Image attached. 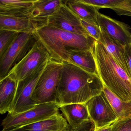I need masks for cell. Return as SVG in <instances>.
<instances>
[{
    "label": "cell",
    "mask_w": 131,
    "mask_h": 131,
    "mask_svg": "<svg viewBox=\"0 0 131 131\" xmlns=\"http://www.w3.org/2000/svg\"><path fill=\"white\" fill-rule=\"evenodd\" d=\"M66 57L67 62L76 65L89 73L99 75L93 49L69 50L67 52Z\"/></svg>",
    "instance_id": "obj_16"
},
{
    "label": "cell",
    "mask_w": 131,
    "mask_h": 131,
    "mask_svg": "<svg viewBox=\"0 0 131 131\" xmlns=\"http://www.w3.org/2000/svg\"><path fill=\"white\" fill-rule=\"evenodd\" d=\"M49 60L41 65L31 75L24 79L18 81L13 104L8 114L15 115L29 110L37 105L31 98L37 82Z\"/></svg>",
    "instance_id": "obj_7"
},
{
    "label": "cell",
    "mask_w": 131,
    "mask_h": 131,
    "mask_svg": "<svg viewBox=\"0 0 131 131\" xmlns=\"http://www.w3.org/2000/svg\"><path fill=\"white\" fill-rule=\"evenodd\" d=\"M93 52L103 85L122 100L131 101V80L126 72L98 41L95 42Z\"/></svg>",
    "instance_id": "obj_3"
},
{
    "label": "cell",
    "mask_w": 131,
    "mask_h": 131,
    "mask_svg": "<svg viewBox=\"0 0 131 131\" xmlns=\"http://www.w3.org/2000/svg\"><path fill=\"white\" fill-rule=\"evenodd\" d=\"M63 3V0H36L26 16L46 26L48 18L55 14Z\"/></svg>",
    "instance_id": "obj_14"
},
{
    "label": "cell",
    "mask_w": 131,
    "mask_h": 131,
    "mask_svg": "<svg viewBox=\"0 0 131 131\" xmlns=\"http://www.w3.org/2000/svg\"><path fill=\"white\" fill-rule=\"evenodd\" d=\"M125 57L128 66L129 77L131 80V43L124 46Z\"/></svg>",
    "instance_id": "obj_27"
},
{
    "label": "cell",
    "mask_w": 131,
    "mask_h": 131,
    "mask_svg": "<svg viewBox=\"0 0 131 131\" xmlns=\"http://www.w3.org/2000/svg\"><path fill=\"white\" fill-rule=\"evenodd\" d=\"M43 26H45L28 17L0 14V30L34 33Z\"/></svg>",
    "instance_id": "obj_13"
},
{
    "label": "cell",
    "mask_w": 131,
    "mask_h": 131,
    "mask_svg": "<svg viewBox=\"0 0 131 131\" xmlns=\"http://www.w3.org/2000/svg\"><path fill=\"white\" fill-rule=\"evenodd\" d=\"M63 63L50 59L40 77L32 95L37 105L57 102V90L62 69Z\"/></svg>",
    "instance_id": "obj_4"
},
{
    "label": "cell",
    "mask_w": 131,
    "mask_h": 131,
    "mask_svg": "<svg viewBox=\"0 0 131 131\" xmlns=\"http://www.w3.org/2000/svg\"><path fill=\"white\" fill-rule=\"evenodd\" d=\"M82 2L92 5L100 9L108 8L113 9L119 4L122 0H80Z\"/></svg>",
    "instance_id": "obj_23"
},
{
    "label": "cell",
    "mask_w": 131,
    "mask_h": 131,
    "mask_svg": "<svg viewBox=\"0 0 131 131\" xmlns=\"http://www.w3.org/2000/svg\"><path fill=\"white\" fill-rule=\"evenodd\" d=\"M19 33L7 30H0V57L5 53Z\"/></svg>",
    "instance_id": "obj_22"
},
{
    "label": "cell",
    "mask_w": 131,
    "mask_h": 131,
    "mask_svg": "<svg viewBox=\"0 0 131 131\" xmlns=\"http://www.w3.org/2000/svg\"><path fill=\"white\" fill-rule=\"evenodd\" d=\"M103 91L118 119H123L131 117V101L125 102L122 100L104 85Z\"/></svg>",
    "instance_id": "obj_21"
},
{
    "label": "cell",
    "mask_w": 131,
    "mask_h": 131,
    "mask_svg": "<svg viewBox=\"0 0 131 131\" xmlns=\"http://www.w3.org/2000/svg\"><path fill=\"white\" fill-rule=\"evenodd\" d=\"M65 5L81 19L88 23H97L99 7L82 2L80 0L64 1Z\"/></svg>",
    "instance_id": "obj_18"
},
{
    "label": "cell",
    "mask_w": 131,
    "mask_h": 131,
    "mask_svg": "<svg viewBox=\"0 0 131 131\" xmlns=\"http://www.w3.org/2000/svg\"><path fill=\"white\" fill-rule=\"evenodd\" d=\"M112 125H112L104 127V128H102L100 129L95 130V131H111Z\"/></svg>",
    "instance_id": "obj_28"
},
{
    "label": "cell",
    "mask_w": 131,
    "mask_h": 131,
    "mask_svg": "<svg viewBox=\"0 0 131 131\" xmlns=\"http://www.w3.org/2000/svg\"><path fill=\"white\" fill-rule=\"evenodd\" d=\"M98 42L102 43L118 64L126 72L129 76L128 66L125 57L124 47L111 38L102 30L101 37Z\"/></svg>",
    "instance_id": "obj_19"
},
{
    "label": "cell",
    "mask_w": 131,
    "mask_h": 131,
    "mask_svg": "<svg viewBox=\"0 0 131 131\" xmlns=\"http://www.w3.org/2000/svg\"><path fill=\"white\" fill-rule=\"evenodd\" d=\"M35 1L36 0H0V14L26 16V14Z\"/></svg>",
    "instance_id": "obj_20"
},
{
    "label": "cell",
    "mask_w": 131,
    "mask_h": 131,
    "mask_svg": "<svg viewBox=\"0 0 131 131\" xmlns=\"http://www.w3.org/2000/svg\"><path fill=\"white\" fill-rule=\"evenodd\" d=\"M35 33L52 59L61 62H67V51L93 50L96 41L89 35L72 33L46 26L39 28Z\"/></svg>",
    "instance_id": "obj_2"
},
{
    "label": "cell",
    "mask_w": 131,
    "mask_h": 131,
    "mask_svg": "<svg viewBox=\"0 0 131 131\" xmlns=\"http://www.w3.org/2000/svg\"><path fill=\"white\" fill-rule=\"evenodd\" d=\"M18 82L9 75L0 80V113L10 112L13 104Z\"/></svg>",
    "instance_id": "obj_17"
},
{
    "label": "cell",
    "mask_w": 131,
    "mask_h": 131,
    "mask_svg": "<svg viewBox=\"0 0 131 131\" xmlns=\"http://www.w3.org/2000/svg\"><path fill=\"white\" fill-rule=\"evenodd\" d=\"M38 40L36 33H19L5 53L0 57V80L31 50Z\"/></svg>",
    "instance_id": "obj_6"
},
{
    "label": "cell",
    "mask_w": 131,
    "mask_h": 131,
    "mask_svg": "<svg viewBox=\"0 0 131 131\" xmlns=\"http://www.w3.org/2000/svg\"><path fill=\"white\" fill-rule=\"evenodd\" d=\"M112 10L118 15L131 16V0H122L119 4Z\"/></svg>",
    "instance_id": "obj_26"
},
{
    "label": "cell",
    "mask_w": 131,
    "mask_h": 131,
    "mask_svg": "<svg viewBox=\"0 0 131 131\" xmlns=\"http://www.w3.org/2000/svg\"><path fill=\"white\" fill-rule=\"evenodd\" d=\"M69 127L66 119L58 112L48 118L23 126L14 131H65Z\"/></svg>",
    "instance_id": "obj_15"
},
{
    "label": "cell",
    "mask_w": 131,
    "mask_h": 131,
    "mask_svg": "<svg viewBox=\"0 0 131 131\" xmlns=\"http://www.w3.org/2000/svg\"><path fill=\"white\" fill-rule=\"evenodd\" d=\"M61 105L58 103L38 104L15 115L7 114L3 120L1 131H14L23 126L48 118L58 113Z\"/></svg>",
    "instance_id": "obj_5"
},
{
    "label": "cell",
    "mask_w": 131,
    "mask_h": 131,
    "mask_svg": "<svg viewBox=\"0 0 131 131\" xmlns=\"http://www.w3.org/2000/svg\"><path fill=\"white\" fill-rule=\"evenodd\" d=\"M74 131V130H73V129H70L69 128L68 129H67L66 131Z\"/></svg>",
    "instance_id": "obj_29"
},
{
    "label": "cell",
    "mask_w": 131,
    "mask_h": 131,
    "mask_svg": "<svg viewBox=\"0 0 131 131\" xmlns=\"http://www.w3.org/2000/svg\"><path fill=\"white\" fill-rule=\"evenodd\" d=\"M46 26L72 33L89 35L81 20L63 3L55 14L47 19Z\"/></svg>",
    "instance_id": "obj_11"
},
{
    "label": "cell",
    "mask_w": 131,
    "mask_h": 131,
    "mask_svg": "<svg viewBox=\"0 0 131 131\" xmlns=\"http://www.w3.org/2000/svg\"><path fill=\"white\" fill-rule=\"evenodd\" d=\"M62 63L57 102L61 105L85 103L102 92L104 85L99 75L89 73L69 62Z\"/></svg>",
    "instance_id": "obj_1"
},
{
    "label": "cell",
    "mask_w": 131,
    "mask_h": 131,
    "mask_svg": "<svg viewBox=\"0 0 131 131\" xmlns=\"http://www.w3.org/2000/svg\"><path fill=\"white\" fill-rule=\"evenodd\" d=\"M111 131H131V117L117 119L113 123Z\"/></svg>",
    "instance_id": "obj_25"
},
{
    "label": "cell",
    "mask_w": 131,
    "mask_h": 131,
    "mask_svg": "<svg viewBox=\"0 0 131 131\" xmlns=\"http://www.w3.org/2000/svg\"><path fill=\"white\" fill-rule=\"evenodd\" d=\"M97 23L101 30L123 46L131 43L130 27L124 23L99 13Z\"/></svg>",
    "instance_id": "obj_12"
},
{
    "label": "cell",
    "mask_w": 131,
    "mask_h": 131,
    "mask_svg": "<svg viewBox=\"0 0 131 131\" xmlns=\"http://www.w3.org/2000/svg\"><path fill=\"white\" fill-rule=\"evenodd\" d=\"M60 110L72 129L75 131H95L85 103H72L61 105Z\"/></svg>",
    "instance_id": "obj_10"
},
{
    "label": "cell",
    "mask_w": 131,
    "mask_h": 131,
    "mask_svg": "<svg viewBox=\"0 0 131 131\" xmlns=\"http://www.w3.org/2000/svg\"><path fill=\"white\" fill-rule=\"evenodd\" d=\"M51 59L47 49L38 40L31 50L11 70L8 75L17 82L23 80Z\"/></svg>",
    "instance_id": "obj_8"
},
{
    "label": "cell",
    "mask_w": 131,
    "mask_h": 131,
    "mask_svg": "<svg viewBox=\"0 0 131 131\" xmlns=\"http://www.w3.org/2000/svg\"><path fill=\"white\" fill-rule=\"evenodd\" d=\"M95 130L112 125L118 119L115 112L103 91L85 103Z\"/></svg>",
    "instance_id": "obj_9"
},
{
    "label": "cell",
    "mask_w": 131,
    "mask_h": 131,
    "mask_svg": "<svg viewBox=\"0 0 131 131\" xmlns=\"http://www.w3.org/2000/svg\"><path fill=\"white\" fill-rule=\"evenodd\" d=\"M82 26L88 34L96 41H99L101 35V30L98 24L88 23L81 20Z\"/></svg>",
    "instance_id": "obj_24"
}]
</instances>
